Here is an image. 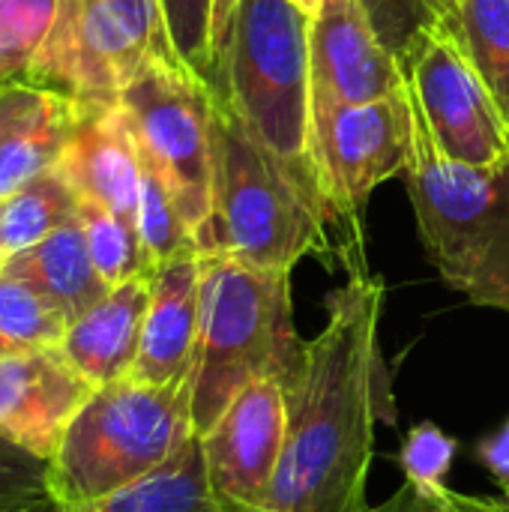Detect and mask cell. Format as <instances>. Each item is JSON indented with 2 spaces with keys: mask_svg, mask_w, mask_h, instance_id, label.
<instances>
[{
  "mask_svg": "<svg viewBox=\"0 0 509 512\" xmlns=\"http://www.w3.org/2000/svg\"><path fill=\"white\" fill-rule=\"evenodd\" d=\"M48 90L33 81H9L0 90V150L45 105Z\"/></svg>",
  "mask_w": 509,
  "mask_h": 512,
  "instance_id": "cell-31",
  "label": "cell"
},
{
  "mask_svg": "<svg viewBox=\"0 0 509 512\" xmlns=\"http://www.w3.org/2000/svg\"><path fill=\"white\" fill-rule=\"evenodd\" d=\"M201 255V327L189 375L192 426L207 435L255 381H297L306 342L297 333L291 273L264 270L225 252Z\"/></svg>",
  "mask_w": 509,
  "mask_h": 512,
  "instance_id": "cell-2",
  "label": "cell"
},
{
  "mask_svg": "<svg viewBox=\"0 0 509 512\" xmlns=\"http://www.w3.org/2000/svg\"><path fill=\"white\" fill-rule=\"evenodd\" d=\"M48 501V462L0 438V512H36Z\"/></svg>",
  "mask_w": 509,
  "mask_h": 512,
  "instance_id": "cell-29",
  "label": "cell"
},
{
  "mask_svg": "<svg viewBox=\"0 0 509 512\" xmlns=\"http://www.w3.org/2000/svg\"><path fill=\"white\" fill-rule=\"evenodd\" d=\"M411 120L405 180L429 261L474 306L509 312V162L498 168L453 162L414 108Z\"/></svg>",
  "mask_w": 509,
  "mask_h": 512,
  "instance_id": "cell-4",
  "label": "cell"
},
{
  "mask_svg": "<svg viewBox=\"0 0 509 512\" xmlns=\"http://www.w3.org/2000/svg\"><path fill=\"white\" fill-rule=\"evenodd\" d=\"M36 512H222V507L213 498L201 438L195 435L159 471L117 495L81 507H63L48 501Z\"/></svg>",
  "mask_w": 509,
  "mask_h": 512,
  "instance_id": "cell-18",
  "label": "cell"
},
{
  "mask_svg": "<svg viewBox=\"0 0 509 512\" xmlns=\"http://www.w3.org/2000/svg\"><path fill=\"white\" fill-rule=\"evenodd\" d=\"M9 81H15V78H6V75H0V90H3V87H6Z\"/></svg>",
  "mask_w": 509,
  "mask_h": 512,
  "instance_id": "cell-36",
  "label": "cell"
},
{
  "mask_svg": "<svg viewBox=\"0 0 509 512\" xmlns=\"http://www.w3.org/2000/svg\"><path fill=\"white\" fill-rule=\"evenodd\" d=\"M381 318L384 282L369 270L330 291L327 321L285 390V447L267 512H369L375 426L393 420Z\"/></svg>",
  "mask_w": 509,
  "mask_h": 512,
  "instance_id": "cell-1",
  "label": "cell"
},
{
  "mask_svg": "<svg viewBox=\"0 0 509 512\" xmlns=\"http://www.w3.org/2000/svg\"><path fill=\"white\" fill-rule=\"evenodd\" d=\"M135 228H138L141 246L153 267L174 261L186 252H198L195 237H192L186 219L180 216L171 192L144 162H141V195H138Z\"/></svg>",
  "mask_w": 509,
  "mask_h": 512,
  "instance_id": "cell-24",
  "label": "cell"
},
{
  "mask_svg": "<svg viewBox=\"0 0 509 512\" xmlns=\"http://www.w3.org/2000/svg\"><path fill=\"white\" fill-rule=\"evenodd\" d=\"M0 273L42 291L66 315L69 324L78 321L111 291L90 258L78 219L54 231L42 243L9 255L0 264Z\"/></svg>",
  "mask_w": 509,
  "mask_h": 512,
  "instance_id": "cell-17",
  "label": "cell"
},
{
  "mask_svg": "<svg viewBox=\"0 0 509 512\" xmlns=\"http://www.w3.org/2000/svg\"><path fill=\"white\" fill-rule=\"evenodd\" d=\"M312 102L363 105L405 90L399 60L381 45L360 0H321L309 30Z\"/></svg>",
  "mask_w": 509,
  "mask_h": 512,
  "instance_id": "cell-12",
  "label": "cell"
},
{
  "mask_svg": "<svg viewBox=\"0 0 509 512\" xmlns=\"http://www.w3.org/2000/svg\"><path fill=\"white\" fill-rule=\"evenodd\" d=\"M234 9H237V0H216V66H219V51H222L228 24L234 18Z\"/></svg>",
  "mask_w": 509,
  "mask_h": 512,
  "instance_id": "cell-33",
  "label": "cell"
},
{
  "mask_svg": "<svg viewBox=\"0 0 509 512\" xmlns=\"http://www.w3.org/2000/svg\"><path fill=\"white\" fill-rule=\"evenodd\" d=\"M297 6H300V9H303V12H306L309 18H312V15L318 12V6H321V0H297Z\"/></svg>",
  "mask_w": 509,
  "mask_h": 512,
  "instance_id": "cell-34",
  "label": "cell"
},
{
  "mask_svg": "<svg viewBox=\"0 0 509 512\" xmlns=\"http://www.w3.org/2000/svg\"><path fill=\"white\" fill-rule=\"evenodd\" d=\"M285 426V387L279 381H255L201 435L207 480L222 512H267Z\"/></svg>",
  "mask_w": 509,
  "mask_h": 512,
  "instance_id": "cell-11",
  "label": "cell"
},
{
  "mask_svg": "<svg viewBox=\"0 0 509 512\" xmlns=\"http://www.w3.org/2000/svg\"><path fill=\"white\" fill-rule=\"evenodd\" d=\"M504 501H507V498H504ZM507 504H509V501H507Z\"/></svg>",
  "mask_w": 509,
  "mask_h": 512,
  "instance_id": "cell-37",
  "label": "cell"
},
{
  "mask_svg": "<svg viewBox=\"0 0 509 512\" xmlns=\"http://www.w3.org/2000/svg\"><path fill=\"white\" fill-rule=\"evenodd\" d=\"M51 12L54 0H0V75L15 78L27 69Z\"/></svg>",
  "mask_w": 509,
  "mask_h": 512,
  "instance_id": "cell-26",
  "label": "cell"
},
{
  "mask_svg": "<svg viewBox=\"0 0 509 512\" xmlns=\"http://www.w3.org/2000/svg\"><path fill=\"white\" fill-rule=\"evenodd\" d=\"M441 24L495 102L509 135V0H444Z\"/></svg>",
  "mask_w": 509,
  "mask_h": 512,
  "instance_id": "cell-19",
  "label": "cell"
},
{
  "mask_svg": "<svg viewBox=\"0 0 509 512\" xmlns=\"http://www.w3.org/2000/svg\"><path fill=\"white\" fill-rule=\"evenodd\" d=\"M453 459H456V441L435 423L414 426L399 450L405 483L432 495L447 489V474L453 468Z\"/></svg>",
  "mask_w": 509,
  "mask_h": 512,
  "instance_id": "cell-27",
  "label": "cell"
},
{
  "mask_svg": "<svg viewBox=\"0 0 509 512\" xmlns=\"http://www.w3.org/2000/svg\"><path fill=\"white\" fill-rule=\"evenodd\" d=\"M78 102L66 93L48 90L45 105L6 141L0 150V201L57 168Z\"/></svg>",
  "mask_w": 509,
  "mask_h": 512,
  "instance_id": "cell-20",
  "label": "cell"
},
{
  "mask_svg": "<svg viewBox=\"0 0 509 512\" xmlns=\"http://www.w3.org/2000/svg\"><path fill=\"white\" fill-rule=\"evenodd\" d=\"M369 512H509V504L495 498L462 495L453 489L432 495V492H420L411 483H402V489H396L378 507H369Z\"/></svg>",
  "mask_w": 509,
  "mask_h": 512,
  "instance_id": "cell-30",
  "label": "cell"
},
{
  "mask_svg": "<svg viewBox=\"0 0 509 512\" xmlns=\"http://www.w3.org/2000/svg\"><path fill=\"white\" fill-rule=\"evenodd\" d=\"M405 84V81H402ZM411 102L396 93L363 105L312 102V159L330 231H342V264L366 270L360 210L390 177L405 174L411 159Z\"/></svg>",
  "mask_w": 509,
  "mask_h": 512,
  "instance_id": "cell-9",
  "label": "cell"
},
{
  "mask_svg": "<svg viewBox=\"0 0 509 512\" xmlns=\"http://www.w3.org/2000/svg\"><path fill=\"white\" fill-rule=\"evenodd\" d=\"M396 60L411 108L447 159L474 168L509 162L507 126L441 21L423 30Z\"/></svg>",
  "mask_w": 509,
  "mask_h": 512,
  "instance_id": "cell-10",
  "label": "cell"
},
{
  "mask_svg": "<svg viewBox=\"0 0 509 512\" xmlns=\"http://www.w3.org/2000/svg\"><path fill=\"white\" fill-rule=\"evenodd\" d=\"M330 243L318 189L267 153L243 123L213 108V219L201 252H225L264 270L291 273Z\"/></svg>",
  "mask_w": 509,
  "mask_h": 512,
  "instance_id": "cell-5",
  "label": "cell"
},
{
  "mask_svg": "<svg viewBox=\"0 0 509 512\" xmlns=\"http://www.w3.org/2000/svg\"><path fill=\"white\" fill-rule=\"evenodd\" d=\"M66 330V315L42 291L0 273V339L12 351L60 348Z\"/></svg>",
  "mask_w": 509,
  "mask_h": 512,
  "instance_id": "cell-23",
  "label": "cell"
},
{
  "mask_svg": "<svg viewBox=\"0 0 509 512\" xmlns=\"http://www.w3.org/2000/svg\"><path fill=\"white\" fill-rule=\"evenodd\" d=\"M6 354H12V348H9V345H6V342L0 339V357H6Z\"/></svg>",
  "mask_w": 509,
  "mask_h": 512,
  "instance_id": "cell-35",
  "label": "cell"
},
{
  "mask_svg": "<svg viewBox=\"0 0 509 512\" xmlns=\"http://www.w3.org/2000/svg\"><path fill=\"white\" fill-rule=\"evenodd\" d=\"M78 219V195L48 171L0 201V264Z\"/></svg>",
  "mask_w": 509,
  "mask_h": 512,
  "instance_id": "cell-21",
  "label": "cell"
},
{
  "mask_svg": "<svg viewBox=\"0 0 509 512\" xmlns=\"http://www.w3.org/2000/svg\"><path fill=\"white\" fill-rule=\"evenodd\" d=\"M381 45L402 57L411 42L441 21L444 0H360Z\"/></svg>",
  "mask_w": 509,
  "mask_h": 512,
  "instance_id": "cell-28",
  "label": "cell"
},
{
  "mask_svg": "<svg viewBox=\"0 0 509 512\" xmlns=\"http://www.w3.org/2000/svg\"><path fill=\"white\" fill-rule=\"evenodd\" d=\"M78 225L84 231L90 258L108 288H117L129 279L150 276L153 264L141 246L138 228L108 207L78 198Z\"/></svg>",
  "mask_w": 509,
  "mask_h": 512,
  "instance_id": "cell-22",
  "label": "cell"
},
{
  "mask_svg": "<svg viewBox=\"0 0 509 512\" xmlns=\"http://www.w3.org/2000/svg\"><path fill=\"white\" fill-rule=\"evenodd\" d=\"M117 105L138 159L165 183L201 252L213 219V90L180 60H156Z\"/></svg>",
  "mask_w": 509,
  "mask_h": 512,
  "instance_id": "cell-8",
  "label": "cell"
},
{
  "mask_svg": "<svg viewBox=\"0 0 509 512\" xmlns=\"http://www.w3.org/2000/svg\"><path fill=\"white\" fill-rule=\"evenodd\" d=\"M180 63L207 87L216 81V0H159Z\"/></svg>",
  "mask_w": 509,
  "mask_h": 512,
  "instance_id": "cell-25",
  "label": "cell"
},
{
  "mask_svg": "<svg viewBox=\"0 0 509 512\" xmlns=\"http://www.w3.org/2000/svg\"><path fill=\"white\" fill-rule=\"evenodd\" d=\"M480 459L489 468V474L498 480V486L504 489V498L509 501V420L480 444Z\"/></svg>",
  "mask_w": 509,
  "mask_h": 512,
  "instance_id": "cell-32",
  "label": "cell"
},
{
  "mask_svg": "<svg viewBox=\"0 0 509 512\" xmlns=\"http://www.w3.org/2000/svg\"><path fill=\"white\" fill-rule=\"evenodd\" d=\"M93 390L60 348L0 357V438L51 462Z\"/></svg>",
  "mask_w": 509,
  "mask_h": 512,
  "instance_id": "cell-13",
  "label": "cell"
},
{
  "mask_svg": "<svg viewBox=\"0 0 509 512\" xmlns=\"http://www.w3.org/2000/svg\"><path fill=\"white\" fill-rule=\"evenodd\" d=\"M75 102V120L54 171L78 198L96 201L135 225L141 159L129 123L117 102Z\"/></svg>",
  "mask_w": 509,
  "mask_h": 512,
  "instance_id": "cell-14",
  "label": "cell"
},
{
  "mask_svg": "<svg viewBox=\"0 0 509 512\" xmlns=\"http://www.w3.org/2000/svg\"><path fill=\"white\" fill-rule=\"evenodd\" d=\"M147 303L150 276H138L111 288L93 309L69 324L60 351L90 387H108L132 375Z\"/></svg>",
  "mask_w": 509,
  "mask_h": 512,
  "instance_id": "cell-16",
  "label": "cell"
},
{
  "mask_svg": "<svg viewBox=\"0 0 509 512\" xmlns=\"http://www.w3.org/2000/svg\"><path fill=\"white\" fill-rule=\"evenodd\" d=\"M195 438L189 381L150 387L123 378L96 387L48 462L54 504L81 507L159 471Z\"/></svg>",
  "mask_w": 509,
  "mask_h": 512,
  "instance_id": "cell-6",
  "label": "cell"
},
{
  "mask_svg": "<svg viewBox=\"0 0 509 512\" xmlns=\"http://www.w3.org/2000/svg\"><path fill=\"white\" fill-rule=\"evenodd\" d=\"M201 327V255L186 252L153 267L150 303L132 381L150 387L186 384L195 366Z\"/></svg>",
  "mask_w": 509,
  "mask_h": 512,
  "instance_id": "cell-15",
  "label": "cell"
},
{
  "mask_svg": "<svg viewBox=\"0 0 509 512\" xmlns=\"http://www.w3.org/2000/svg\"><path fill=\"white\" fill-rule=\"evenodd\" d=\"M309 30L297 0H237L210 90L267 153L318 189Z\"/></svg>",
  "mask_w": 509,
  "mask_h": 512,
  "instance_id": "cell-3",
  "label": "cell"
},
{
  "mask_svg": "<svg viewBox=\"0 0 509 512\" xmlns=\"http://www.w3.org/2000/svg\"><path fill=\"white\" fill-rule=\"evenodd\" d=\"M156 60H180L159 0H54L24 75L81 102H117Z\"/></svg>",
  "mask_w": 509,
  "mask_h": 512,
  "instance_id": "cell-7",
  "label": "cell"
}]
</instances>
